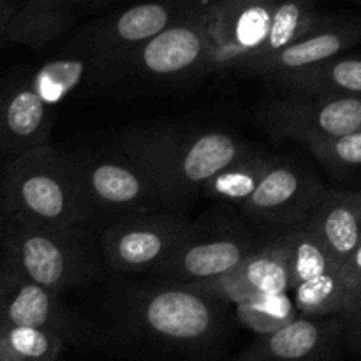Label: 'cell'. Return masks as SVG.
I'll use <instances>...</instances> for the list:
<instances>
[{"mask_svg": "<svg viewBox=\"0 0 361 361\" xmlns=\"http://www.w3.org/2000/svg\"><path fill=\"white\" fill-rule=\"evenodd\" d=\"M277 0H212L208 28L215 71H240L264 46Z\"/></svg>", "mask_w": 361, "mask_h": 361, "instance_id": "11", "label": "cell"}, {"mask_svg": "<svg viewBox=\"0 0 361 361\" xmlns=\"http://www.w3.org/2000/svg\"><path fill=\"white\" fill-rule=\"evenodd\" d=\"M201 0H152L108 14L81 28L67 46L118 62Z\"/></svg>", "mask_w": 361, "mask_h": 361, "instance_id": "10", "label": "cell"}, {"mask_svg": "<svg viewBox=\"0 0 361 361\" xmlns=\"http://www.w3.org/2000/svg\"><path fill=\"white\" fill-rule=\"evenodd\" d=\"M14 11H16V4L13 0H0V49L6 48V32Z\"/></svg>", "mask_w": 361, "mask_h": 361, "instance_id": "32", "label": "cell"}, {"mask_svg": "<svg viewBox=\"0 0 361 361\" xmlns=\"http://www.w3.org/2000/svg\"><path fill=\"white\" fill-rule=\"evenodd\" d=\"M21 2H27V0H20V4H21Z\"/></svg>", "mask_w": 361, "mask_h": 361, "instance_id": "34", "label": "cell"}, {"mask_svg": "<svg viewBox=\"0 0 361 361\" xmlns=\"http://www.w3.org/2000/svg\"><path fill=\"white\" fill-rule=\"evenodd\" d=\"M360 200H361V192H360Z\"/></svg>", "mask_w": 361, "mask_h": 361, "instance_id": "35", "label": "cell"}, {"mask_svg": "<svg viewBox=\"0 0 361 361\" xmlns=\"http://www.w3.org/2000/svg\"><path fill=\"white\" fill-rule=\"evenodd\" d=\"M30 76L37 94L49 106L56 108L74 94L111 88L115 69L111 60L104 56L67 46L59 55L42 62L35 71H30Z\"/></svg>", "mask_w": 361, "mask_h": 361, "instance_id": "17", "label": "cell"}, {"mask_svg": "<svg viewBox=\"0 0 361 361\" xmlns=\"http://www.w3.org/2000/svg\"><path fill=\"white\" fill-rule=\"evenodd\" d=\"M282 90H302L335 97H361V56H331L314 66L271 74Z\"/></svg>", "mask_w": 361, "mask_h": 361, "instance_id": "21", "label": "cell"}, {"mask_svg": "<svg viewBox=\"0 0 361 361\" xmlns=\"http://www.w3.org/2000/svg\"><path fill=\"white\" fill-rule=\"evenodd\" d=\"M319 16L316 0H277L267 42L252 60L240 67L238 73L256 74L257 69L271 56L305 34Z\"/></svg>", "mask_w": 361, "mask_h": 361, "instance_id": "23", "label": "cell"}, {"mask_svg": "<svg viewBox=\"0 0 361 361\" xmlns=\"http://www.w3.org/2000/svg\"><path fill=\"white\" fill-rule=\"evenodd\" d=\"M115 67V83L154 88L180 87L200 80L214 67V42L208 28V4L201 2L164 30L123 56Z\"/></svg>", "mask_w": 361, "mask_h": 361, "instance_id": "5", "label": "cell"}, {"mask_svg": "<svg viewBox=\"0 0 361 361\" xmlns=\"http://www.w3.org/2000/svg\"><path fill=\"white\" fill-rule=\"evenodd\" d=\"M99 226H49L7 217L0 247L23 274L51 291L87 289L106 281Z\"/></svg>", "mask_w": 361, "mask_h": 361, "instance_id": "3", "label": "cell"}, {"mask_svg": "<svg viewBox=\"0 0 361 361\" xmlns=\"http://www.w3.org/2000/svg\"><path fill=\"white\" fill-rule=\"evenodd\" d=\"M71 341L51 328L0 324V361H55Z\"/></svg>", "mask_w": 361, "mask_h": 361, "instance_id": "25", "label": "cell"}, {"mask_svg": "<svg viewBox=\"0 0 361 361\" xmlns=\"http://www.w3.org/2000/svg\"><path fill=\"white\" fill-rule=\"evenodd\" d=\"M303 221L317 233L328 252L342 268L361 242L360 192L323 189Z\"/></svg>", "mask_w": 361, "mask_h": 361, "instance_id": "20", "label": "cell"}, {"mask_svg": "<svg viewBox=\"0 0 361 361\" xmlns=\"http://www.w3.org/2000/svg\"><path fill=\"white\" fill-rule=\"evenodd\" d=\"M257 120L275 140H326L361 129V97L282 90L261 104Z\"/></svg>", "mask_w": 361, "mask_h": 361, "instance_id": "8", "label": "cell"}, {"mask_svg": "<svg viewBox=\"0 0 361 361\" xmlns=\"http://www.w3.org/2000/svg\"><path fill=\"white\" fill-rule=\"evenodd\" d=\"M281 238L288 256L291 289L309 279L341 270L317 233L305 221L282 229Z\"/></svg>", "mask_w": 361, "mask_h": 361, "instance_id": "24", "label": "cell"}, {"mask_svg": "<svg viewBox=\"0 0 361 361\" xmlns=\"http://www.w3.org/2000/svg\"><path fill=\"white\" fill-rule=\"evenodd\" d=\"M185 286L233 305L256 293L291 291L288 256L281 233L267 242L257 243L252 252L226 274Z\"/></svg>", "mask_w": 361, "mask_h": 361, "instance_id": "16", "label": "cell"}, {"mask_svg": "<svg viewBox=\"0 0 361 361\" xmlns=\"http://www.w3.org/2000/svg\"><path fill=\"white\" fill-rule=\"evenodd\" d=\"M55 108L32 85L30 71H11L0 78V154L16 157L49 145Z\"/></svg>", "mask_w": 361, "mask_h": 361, "instance_id": "14", "label": "cell"}, {"mask_svg": "<svg viewBox=\"0 0 361 361\" xmlns=\"http://www.w3.org/2000/svg\"><path fill=\"white\" fill-rule=\"evenodd\" d=\"M106 0H27L16 4L6 32L7 46H28L34 51L59 41L83 14Z\"/></svg>", "mask_w": 361, "mask_h": 361, "instance_id": "19", "label": "cell"}, {"mask_svg": "<svg viewBox=\"0 0 361 361\" xmlns=\"http://www.w3.org/2000/svg\"><path fill=\"white\" fill-rule=\"evenodd\" d=\"M120 137L147 166L171 210L200 196L215 173L250 148L229 130L187 123L147 126Z\"/></svg>", "mask_w": 361, "mask_h": 361, "instance_id": "2", "label": "cell"}, {"mask_svg": "<svg viewBox=\"0 0 361 361\" xmlns=\"http://www.w3.org/2000/svg\"><path fill=\"white\" fill-rule=\"evenodd\" d=\"M274 159L275 155L249 148L245 154L215 173L204 183L201 194L222 203L242 207L257 189Z\"/></svg>", "mask_w": 361, "mask_h": 361, "instance_id": "22", "label": "cell"}, {"mask_svg": "<svg viewBox=\"0 0 361 361\" xmlns=\"http://www.w3.org/2000/svg\"><path fill=\"white\" fill-rule=\"evenodd\" d=\"M344 351V323L341 314H298L279 330L257 335L256 341L235 358L238 361H319L335 360Z\"/></svg>", "mask_w": 361, "mask_h": 361, "instance_id": "13", "label": "cell"}, {"mask_svg": "<svg viewBox=\"0 0 361 361\" xmlns=\"http://www.w3.org/2000/svg\"><path fill=\"white\" fill-rule=\"evenodd\" d=\"M341 271L342 279L349 289V300H351V296L361 289V242L353 250L351 256L345 259V263L342 264Z\"/></svg>", "mask_w": 361, "mask_h": 361, "instance_id": "30", "label": "cell"}, {"mask_svg": "<svg viewBox=\"0 0 361 361\" xmlns=\"http://www.w3.org/2000/svg\"><path fill=\"white\" fill-rule=\"evenodd\" d=\"M323 189L319 180L302 164L275 155L257 189L242 204V210L261 224L286 229L307 217Z\"/></svg>", "mask_w": 361, "mask_h": 361, "instance_id": "15", "label": "cell"}, {"mask_svg": "<svg viewBox=\"0 0 361 361\" xmlns=\"http://www.w3.org/2000/svg\"><path fill=\"white\" fill-rule=\"evenodd\" d=\"M314 157L334 173H351L361 169V129L342 136L307 143Z\"/></svg>", "mask_w": 361, "mask_h": 361, "instance_id": "28", "label": "cell"}, {"mask_svg": "<svg viewBox=\"0 0 361 361\" xmlns=\"http://www.w3.org/2000/svg\"><path fill=\"white\" fill-rule=\"evenodd\" d=\"M81 319L85 342L118 356L219 360L231 342L226 302L185 284L118 282Z\"/></svg>", "mask_w": 361, "mask_h": 361, "instance_id": "1", "label": "cell"}, {"mask_svg": "<svg viewBox=\"0 0 361 361\" xmlns=\"http://www.w3.org/2000/svg\"><path fill=\"white\" fill-rule=\"evenodd\" d=\"M7 212L49 226H99L67 150L44 145L11 157L6 175Z\"/></svg>", "mask_w": 361, "mask_h": 361, "instance_id": "4", "label": "cell"}, {"mask_svg": "<svg viewBox=\"0 0 361 361\" xmlns=\"http://www.w3.org/2000/svg\"><path fill=\"white\" fill-rule=\"evenodd\" d=\"M189 221L171 208L137 212L104 226L101 245L109 271L150 274L185 233Z\"/></svg>", "mask_w": 361, "mask_h": 361, "instance_id": "9", "label": "cell"}, {"mask_svg": "<svg viewBox=\"0 0 361 361\" xmlns=\"http://www.w3.org/2000/svg\"><path fill=\"white\" fill-rule=\"evenodd\" d=\"M257 243L259 240L233 215L208 214L189 222L173 252L148 275L173 284L207 281L236 267Z\"/></svg>", "mask_w": 361, "mask_h": 361, "instance_id": "7", "label": "cell"}, {"mask_svg": "<svg viewBox=\"0 0 361 361\" xmlns=\"http://www.w3.org/2000/svg\"><path fill=\"white\" fill-rule=\"evenodd\" d=\"M67 154L99 224L106 219L113 222L137 212L168 208L154 176L122 137L115 143L67 150Z\"/></svg>", "mask_w": 361, "mask_h": 361, "instance_id": "6", "label": "cell"}, {"mask_svg": "<svg viewBox=\"0 0 361 361\" xmlns=\"http://www.w3.org/2000/svg\"><path fill=\"white\" fill-rule=\"evenodd\" d=\"M355 2H358V4H360V6H361V0H355Z\"/></svg>", "mask_w": 361, "mask_h": 361, "instance_id": "33", "label": "cell"}, {"mask_svg": "<svg viewBox=\"0 0 361 361\" xmlns=\"http://www.w3.org/2000/svg\"><path fill=\"white\" fill-rule=\"evenodd\" d=\"M360 41L361 18L321 14L305 34L271 56L257 69L256 74L271 76V74L289 73V71L314 66L331 56L342 55L345 49L353 48Z\"/></svg>", "mask_w": 361, "mask_h": 361, "instance_id": "18", "label": "cell"}, {"mask_svg": "<svg viewBox=\"0 0 361 361\" xmlns=\"http://www.w3.org/2000/svg\"><path fill=\"white\" fill-rule=\"evenodd\" d=\"M342 316L345 351L361 358V289L351 296Z\"/></svg>", "mask_w": 361, "mask_h": 361, "instance_id": "29", "label": "cell"}, {"mask_svg": "<svg viewBox=\"0 0 361 361\" xmlns=\"http://www.w3.org/2000/svg\"><path fill=\"white\" fill-rule=\"evenodd\" d=\"M300 314L307 316H334L342 314L349 303V289L341 270L328 271L309 279L291 289Z\"/></svg>", "mask_w": 361, "mask_h": 361, "instance_id": "26", "label": "cell"}, {"mask_svg": "<svg viewBox=\"0 0 361 361\" xmlns=\"http://www.w3.org/2000/svg\"><path fill=\"white\" fill-rule=\"evenodd\" d=\"M235 307L236 319L257 335L271 334L300 314L289 291L256 293Z\"/></svg>", "mask_w": 361, "mask_h": 361, "instance_id": "27", "label": "cell"}, {"mask_svg": "<svg viewBox=\"0 0 361 361\" xmlns=\"http://www.w3.org/2000/svg\"><path fill=\"white\" fill-rule=\"evenodd\" d=\"M0 324L51 328L78 344L85 341L81 319L63 305L59 293L44 288L13 263L0 247Z\"/></svg>", "mask_w": 361, "mask_h": 361, "instance_id": "12", "label": "cell"}, {"mask_svg": "<svg viewBox=\"0 0 361 361\" xmlns=\"http://www.w3.org/2000/svg\"><path fill=\"white\" fill-rule=\"evenodd\" d=\"M7 162H9V157L0 154V233H2L4 226H6L7 217H9V212H7V201H6Z\"/></svg>", "mask_w": 361, "mask_h": 361, "instance_id": "31", "label": "cell"}]
</instances>
